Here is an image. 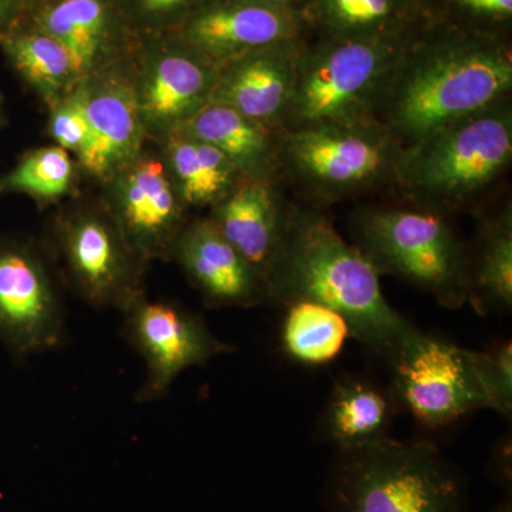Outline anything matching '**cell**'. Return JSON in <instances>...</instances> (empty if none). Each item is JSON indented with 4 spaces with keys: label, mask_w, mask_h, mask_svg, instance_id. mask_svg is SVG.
Wrapping results in <instances>:
<instances>
[{
    "label": "cell",
    "mask_w": 512,
    "mask_h": 512,
    "mask_svg": "<svg viewBox=\"0 0 512 512\" xmlns=\"http://www.w3.org/2000/svg\"><path fill=\"white\" fill-rule=\"evenodd\" d=\"M379 276L325 212L291 205L264 281L268 299L279 305L308 301L339 312L352 339L387 362L414 326L384 298Z\"/></svg>",
    "instance_id": "cell-1"
},
{
    "label": "cell",
    "mask_w": 512,
    "mask_h": 512,
    "mask_svg": "<svg viewBox=\"0 0 512 512\" xmlns=\"http://www.w3.org/2000/svg\"><path fill=\"white\" fill-rule=\"evenodd\" d=\"M510 47L493 36L447 30L406 43L376 120L403 147L510 97Z\"/></svg>",
    "instance_id": "cell-2"
},
{
    "label": "cell",
    "mask_w": 512,
    "mask_h": 512,
    "mask_svg": "<svg viewBox=\"0 0 512 512\" xmlns=\"http://www.w3.org/2000/svg\"><path fill=\"white\" fill-rule=\"evenodd\" d=\"M328 512H468L463 471L427 440L392 436L336 451L323 484Z\"/></svg>",
    "instance_id": "cell-3"
},
{
    "label": "cell",
    "mask_w": 512,
    "mask_h": 512,
    "mask_svg": "<svg viewBox=\"0 0 512 512\" xmlns=\"http://www.w3.org/2000/svg\"><path fill=\"white\" fill-rule=\"evenodd\" d=\"M510 97L404 147L393 184L417 210H466L510 167Z\"/></svg>",
    "instance_id": "cell-4"
},
{
    "label": "cell",
    "mask_w": 512,
    "mask_h": 512,
    "mask_svg": "<svg viewBox=\"0 0 512 512\" xmlns=\"http://www.w3.org/2000/svg\"><path fill=\"white\" fill-rule=\"evenodd\" d=\"M403 36L328 37L302 46L281 133L376 120Z\"/></svg>",
    "instance_id": "cell-5"
},
{
    "label": "cell",
    "mask_w": 512,
    "mask_h": 512,
    "mask_svg": "<svg viewBox=\"0 0 512 512\" xmlns=\"http://www.w3.org/2000/svg\"><path fill=\"white\" fill-rule=\"evenodd\" d=\"M353 244L379 275L430 293L441 306L467 303L466 242L444 215L417 208L376 207L352 218Z\"/></svg>",
    "instance_id": "cell-6"
},
{
    "label": "cell",
    "mask_w": 512,
    "mask_h": 512,
    "mask_svg": "<svg viewBox=\"0 0 512 512\" xmlns=\"http://www.w3.org/2000/svg\"><path fill=\"white\" fill-rule=\"evenodd\" d=\"M403 148L377 120L281 133L282 168L320 201L393 184Z\"/></svg>",
    "instance_id": "cell-7"
},
{
    "label": "cell",
    "mask_w": 512,
    "mask_h": 512,
    "mask_svg": "<svg viewBox=\"0 0 512 512\" xmlns=\"http://www.w3.org/2000/svg\"><path fill=\"white\" fill-rule=\"evenodd\" d=\"M387 363L400 409L424 429H444L487 409L473 350L413 328Z\"/></svg>",
    "instance_id": "cell-8"
},
{
    "label": "cell",
    "mask_w": 512,
    "mask_h": 512,
    "mask_svg": "<svg viewBox=\"0 0 512 512\" xmlns=\"http://www.w3.org/2000/svg\"><path fill=\"white\" fill-rule=\"evenodd\" d=\"M123 315L127 340L146 363L138 403L163 399L185 370L234 350L218 339L200 316L174 303L148 301L141 295Z\"/></svg>",
    "instance_id": "cell-9"
},
{
    "label": "cell",
    "mask_w": 512,
    "mask_h": 512,
    "mask_svg": "<svg viewBox=\"0 0 512 512\" xmlns=\"http://www.w3.org/2000/svg\"><path fill=\"white\" fill-rule=\"evenodd\" d=\"M57 245L80 296L96 308L123 312L138 296L144 262L107 212H72L57 224Z\"/></svg>",
    "instance_id": "cell-10"
},
{
    "label": "cell",
    "mask_w": 512,
    "mask_h": 512,
    "mask_svg": "<svg viewBox=\"0 0 512 512\" xmlns=\"http://www.w3.org/2000/svg\"><path fill=\"white\" fill-rule=\"evenodd\" d=\"M111 180L109 214L138 258L146 264L173 255L185 228L184 204L165 165L154 157L138 156Z\"/></svg>",
    "instance_id": "cell-11"
},
{
    "label": "cell",
    "mask_w": 512,
    "mask_h": 512,
    "mask_svg": "<svg viewBox=\"0 0 512 512\" xmlns=\"http://www.w3.org/2000/svg\"><path fill=\"white\" fill-rule=\"evenodd\" d=\"M64 313L49 272L26 247H0V339L15 355L57 348Z\"/></svg>",
    "instance_id": "cell-12"
},
{
    "label": "cell",
    "mask_w": 512,
    "mask_h": 512,
    "mask_svg": "<svg viewBox=\"0 0 512 512\" xmlns=\"http://www.w3.org/2000/svg\"><path fill=\"white\" fill-rule=\"evenodd\" d=\"M218 67L183 39L158 43L148 52L136 86L146 131L173 133L210 103Z\"/></svg>",
    "instance_id": "cell-13"
},
{
    "label": "cell",
    "mask_w": 512,
    "mask_h": 512,
    "mask_svg": "<svg viewBox=\"0 0 512 512\" xmlns=\"http://www.w3.org/2000/svg\"><path fill=\"white\" fill-rule=\"evenodd\" d=\"M298 13L252 0L212 3L188 16L181 39L217 67L264 47L298 40Z\"/></svg>",
    "instance_id": "cell-14"
},
{
    "label": "cell",
    "mask_w": 512,
    "mask_h": 512,
    "mask_svg": "<svg viewBox=\"0 0 512 512\" xmlns=\"http://www.w3.org/2000/svg\"><path fill=\"white\" fill-rule=\"evenodd\" d=\"M79 90L89 124L80 163L94 177L111 178L140 156L146 134L136 86L120 74L94 73L79 84Z\"/></svg>",
    "instance_id": "cell-15"
},
{
    "label": "cell",
    "mask_w": 512,
    "mask_h": 512,
    "mask_svg": "<svg viewBox=\"0 0 512 512\" xmlns=\"http://www.w3.org/2000/svg\"><path fill=\"white\" fill-rule=\"evenodd\" d=\"M210 306L251 308L268 299L264 278L211 218L185 225L173 255Z\"/></svg>",
    "instance_id": "cell-16"
},
{
    "label": "cell",
    "mask_w": 512,
    "mask_h": 512,
    "mask_svg": "<svg viewBox=\"0 0 512 512\" xmlns=\"http://www.w3.org/2000/svg\"><path fill=\"white\" fill-rule=\"evenodd\" d=\"M302 45L298 40L264 47L218 67L210 103L231 107L281 131Z\"/></svg>",
    "instance_id": "cell-17"
},
{
    "label": "cell",
    "mask_w": 512,
    "mask_h": 512,
    "mask_svg": "<svg viewBox=\"0 0 512 512\" xmlns=\"http://www.w3.org/2000/svg\"><path fill=\"white\" fill-rule=\"evenodd\" d=\"M291 205L282 201L272 181L242 178L227 197L214 205L211 220L232 247L264 278Z\"/></svg>",
    "instance_id": "cell-18"
},
{
    "label": "cell",
    "mask_w": 512,
    "mask_h": 512,
    "mask_svg": "<svg viewBox=\"0 0 512 512\" xmlns=\"http://www.w3.org/2000/svg\"><path fill=\"white\" fill-rule=\"evenodd\" d=\"M400 406L392 387L349 373L330 390L318 423L319 439L336 451L367 446L390 436Z\"/></svg>",
    "instance_id": "cell-19"
},
{
    "label": "cell",
    "mask_w": 512,
    "mask_h": 512,
    "mask_svg": "<svg viewBox=\"0 0 512 512\" xmlns=\"http://www.w3.org/2000/svg\"><path fill=\"white\" fill-rule=\"evenodd\" d=\"M174 131L218 148L244 178L274 181L282 168L281 131L231 107L208 103Z\"/></svg>",
    "instance_id": "cell-20"
},
{
    "label": "cell",
    "mask_w": 512,
    "mask_h": 512,
    "mask_svg": "<svg viewBox=\"0 0 512 512\" xmlns=\"http://www.w3.org/2000/svg\"><path fill=\"white\" fill-rule=\"evenodd\" d=\"M37 28L62 43L83 82L110 56L117 18L106 0H55L39 16Z\"/></svg>",
    "instance_id": "cell-21"
},
{
    "label": "cell",
    "mask_w": 512,
    "mask_h": 512,
    "mask_svg": "<svg viewBox=\"0 0 512 512\" xmlns=\"http://www.w3.org/2000/svg\"><path fill=\"white\" fill-rule=\"evenodd\" d=\"M467 302L480 315L512 309V212L483 218L473 247H467Z\"/></svg>",
    "instance_id": "cell-22"
},
{
    "label": "cell",
    "mask_w": 512,
    "mask_h": 512,
    "mask_svg": "<svg viewBox=\"0 0 512 512\" xmlns=\"http://www.w3.org/2000/svg\"><path fill=\"white\" fill-rule=\"evenodd\" d=\"M164 165L181 202L192 207H214L244 178L218 148L178 131L168 134Z\"/></svg>",
    "instance_id": "cell-23"
},
{
    "label": "cell",
    "mask_w": 512,
    "mask_h": 512,
    "mask_svg": "<svg viewBox=\"0 0 512 512\" xmlns=\"http://www.w3.org/2000/svg\"><path fill=\"white\" fill-rule=\"evenodd\" d=\"M284 308L279 342L284 355L298 365H329L352 339L348 320L328 306L299 301Z\"/></svg>",
    "instance_id": "cell-24"
},
{
    "label": "cell",
    "mask_w": 512,
    "mask_h": 512,
    "mask_svg": "<svg viewBox=\"0 0 512 512\" xmlns=\"http://www.w3.org/2000/svg\"><path fill=\"white\" fill-rule=\"evenodd\" d=\"M2 42L16 69L52 109L82 83L69 52L45 30L5 35Z\"/></svg>",
    "instance_id": "cell-25"
},
{
    "label": "cell",
    "mask_w": 512,
    "mask_h": 512,
    "mask_svg": "<svg viewBox=\"0 0 512 512\" xmlns=\"http://www.w3.org/2000/svg\"><path fill=\"white\" fill-rule=\"evenodd\" d=\"M412 0H312V15L328 37L403 36Z\"/></svg>",
    "instance_id": "cell-26"
},
{
    "label": "cell",
    "mask_w": 512,
    "mask_h": 512,
    "mask_svg": "<svg viewBox=\"0 0 512 512\" xmlns=\"http://www.w3.org/2000/svg\"><path fill=\"white\" fill-rule=\"evenodd\" d=\"M73 183V164L62 147L33 151L2 180L5 190L32 195L37 200L53 201L63 197Z\"/></svg>",
    "instance_id": "cell-27"
},
{
    "label": "cell",
    "mask_w": 512,
    "mask_h": 512,
    "mask_svg": "<svg viewBox=\"0 0 512 512\" xmlns=\"http://www.w3.org/2000/svg\"><path fill=\"white\" fill-rule=\"evenodd\" d=\"M478 379L483 386L487 410L511 419L512 414V343L498 340L490 348L473 350Z\"/></svg>",
    "instance_id": "cell-28"
},
{
    "label": "cell",
    "mask_w": 512,
    "mask_h": 512,
    "mask_svg": "<svg viewBox=\"0 0 512 512\" xmlns=\"http://www.w3.org/2000/svg\"><path fill=\"white\" fill-rule=\"evenodd\" d=\"M50 133L59 147L73 151L77 156L82 153L89 136V124L79 87L53 109Z\"/></svg>",
    "instance_id": "cell-29"
},
{
    "label": "cell",
    "mask_w": 512,
    "mask_h": 512,
    "mask_svg": "<svg viewBox=\"0 0 512 512\" xmlns=\"http://www.w3.org/2000/svg\"><path fill=\"white\" fill-rule=\"evenodd\" d=\"M201 0H120L121 6L148 26L165 25L190 12Z\"/></svg>",
    "instance_id": "cell-30"
},
{
    "label": "cell",
    "mask_w": 512,
    "mask_h": 512,
    "mask_svg": "<svg viewBox=\"0 0 512 512\" xmlns=\"http://www.w3.org/2000/svg\"><path fill=\"white\" fill-rule=\"evenodd\" d=\"M488 477L511 495V440L504 437L495 444L493 454L487 466Z\"/></svg>",
    "instance_id": "cell-31"
},
{
    "label": "cell",
    "mask_w": 512,
    "mask_h": 512,
    "mask_svg": "<svg viewBox=\"0 0 512 512\" xmlns=\"http://www.w3.org/2000/svg\"><path fill=\"white\" fill-rule=\"evenodd\" d=\"M454 5L471 16L484 19H507L512 13V0H453Z\"/></svg>",
    "instance_id": "cell-32"
},
{
    "label": "cell",
    "mask_w": 512,
    "mask_h": 512,
    "mask_svg": "<svg viewBox=\"0 0 512 512\" xmlns=\"http://www.w3.org/2000/svg\"><path fill=\"white\" fill-rule=\"evenodd\" d=\"M18 0H0V36L6 35L10 22L15 16Z\"/></svg>",
    "instance_id": "cell-33"
},
{
    "label": "cell",
    "mask_w": 512,
    "mask_h": 512,
    "mask_svg": "<svg viewBox=\"0 0 512 512\" xmlns=\"http://www.w3.org/2000/svg\"><path fill=\"white\" fill-rule=\"evenodd\" d=\"M252 2L262 3V5L274 6V8L292 10L296 12L295 5L299 0H252Z\"/></svg>",
    "instance_id": "cell-34"
},
{
    "label": "cell",
    "mask_w": 512,
    "mask_h": 512,
    "mask_svg": "<svg viewBox=\"0 0 512 512\" xmlns=\"http://www.w3.org/2000/svg\"><path fill=\"white\" fill-rule=\"evenodd\" d=\"M488 512H512V500L511 495H505L503 500L497 505H494Z\"/></svg>",
    "instance_id": "cell-35"
},
{
    "label": "cell",
    "mask_w": 512,
    "mask_h": 512,
    "mask_svg": "<svg viewBox=\"0 0 512 512\" xmlns=\"http://www.w3.org/2000/svg\"><path fill=\"white\" fill-rule=\"evenodd\" d=\"M29 2L46 3V2H55V0H29Z\"/></svg>",
    "instance_id": "cell-36"
}]
</instances>
